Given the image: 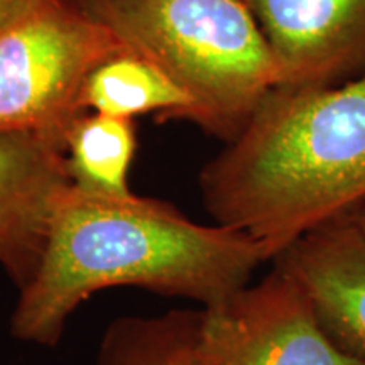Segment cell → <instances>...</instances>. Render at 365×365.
Segmentation results:
<instances>
[{
  "mask_svg": "<svg viewBox=\"0 0 365 365\" xmlns=\"http://www.w3.org/2000/svg\"><path fill=\"white\" fill-rule=\"evenodd\" d=\"M264 262L257 242L235 228L198 223L156 198L98 196L71 185L9 328L24 344L56 346L76 309L112 287L217 307L252 282Z\"/></svg>",
  "mask_w": 365,
  "mask_h": 365,
  "instance_id": "obj_1",
  "label": "cell"
},
{
  "mask_svg": "<svg viewBox=\"0 0 365 365\" xmlns=\"http://www.w3.org/2000/svg\"><path fill=\"white\" fill-rule=\"evenodd\" d=\"M215 223L254 239L266 262L365 202V73L325 88H274L200 173Z\"/></svg>",
  "mask_w": 365,
  "mask_h": 365,
  "instance_id": "obj_2",
  "label": "cell"
},
{
  "mask_svg": "<svg viewBox=\"0 0 365 365\" xmlns=\"http://www.w3.org/2000/svg\"><path fill=\"white\" fill-rule=\"evenodd\" d=\"M171 76L196 103L195 124L230 143L279 85L245 0H71Z\"/></svg>",
  "mask_w": 365,
  "mask_h": 365,
  "instance_id": "obj_3",
  "label": "cell"
},
{
  "mask_svg": "<svg viewBox=\"0 0 365 365\" xmlns=\"http://www.w3.org/2000/svg\"><path fill=\"white\" fill-rule=\"evenodd\" d=\"M127 46L71 0H48L0 34V134L33 132L65 150L85 80Z\"/></svg>",
  "mask_w": 365,
  "mask_h": 365,
  "instance_id": "obj_4",
  "label": "cell"
},
{
  "mask_svg": "<svg viewBox=\"0 0 365 365\" xmlns=\"http://www.w3.org/2000/svg\"><path fill=\"white\" fill-rule=\"evenodd\" d=\"M200 309L191 365H365L328 336L303 287L277 266Z\"/></svg>",
  "mask_w": 365,
  "mask_h": 365,
  "instance_id": "obj_5",
  "label": "cell"
},
{
  "mask_svg": "<svg viewBox=\"0 0 365 365\" xmlns=\"http://www.w3.org/2000/svg\"><path fill=\"white\" fill-rule=\"evenodd\" d=\"M279 71L277 88H325L365 73V0H245Z\"/></svg>",
  "mask_w": 365,
  "mask_h": 365,
  "instance_id": "obj_6",
  "label": "cell"
},
{
  "mask_svg": "<svg viewBox=\"0 0 365 365\" xmlns=\"http://www.w3.org/2000/svg\"><path fill=\"white\" fill-rule=\"evenodd\" d=\"M70 186L61 145L33 132L0 134V267L17 291L34 276Z\"/></svg>",
  "mask_w": 365,
  "mask_h": 365,
  "instance_id": "obj_7",
  "label": "cell"
},
{
  "mask_svg": "<svg viewBox=\"0 0 365 365\" xmlns=\"http://www.w3.org/2000/svg\"><path fill=\"white\" fill-rule=\"evenodd\" d=\"M312 301L328 336L365 362V235L341 220L308 232L272 261Z\"/></svg>",
  "mask_w": 365,
  "mask_h": 365,
  "instance_id": "obj_8",
  "label": "cell"
},
{
  "mask_svg": "<svg viewBox=\"0 0 365 365\" xmlns=\"http://www.w3.org/2000/svg\"><path fill=\"white\" fill-rule=\"evenodd\" d=\"M80 108L103 115L134 118L158 113L161 120L182 118L195 124L196 103L161 68L124 49L90 73L80 93Z\"/></svg>",
  "mask_w": 365,
  "mask_h": 365,
  "instance_id": "obj_9",
  "label": "cell"
},
{
  "mask_svg": "<svg viewBox=\"0 0 365 365\" xmlns=\"http://www.w3.org/2000/svg\"><path fill=\"white\" fill-rule=\"evenodd\" d=\"M137 149L132 118L81 113L65 137L66 170L71 185L83 193L127 196Z\"/></svg>",
  "mask_w": 365,
  "mask_h": 365,
  "instance_id": "obj_10",
  "label": "cell"
},
{
  "mask_svg": "<svg viewBox=\"0 0 365 365\" xmlns=\"http://www.w3.org/2000/svg\"><path fill=\"white\" fill-rule=\"evenodd\" d=\"M202 309L175 308L113 319L93 365H191Z\"/></svg>",
  "mask_w": 365,
  "mask_h": 365,
  "instance_id": "obj_11",
  "label": "cell"
},
{
  "mask_svg": "<svg viewBox=\"0 0 365 365\" xmlns=\"http://www.w3.org/2000/svg\"><path fill=\"white\" fill-rule=\"evenodd\" d=\"M48 0H0V34Z\"/></svg>",
  "mask_w": 365,
  "mask_h": 365,
  "instance_id": "obj_12",
  "label": "cell"
},
{
  "mask_svg": "<svg viewBox=\"0 0 365 365\" xmlns=\"http://www.w3.org/2000/svg\"><path fill=\"white\" fill-rule=\"evenodd\" d=\"M349 222H352L355 227L359 228L360 232L365 235V202L360 205V207L355 210V212L350 215L349 218H346Z\"/></svg>",
  "mask_w": 365,
  "mask_h": 365,
  "instance_id": "obj_13",
  "label": "cell"
}]
</instances>
